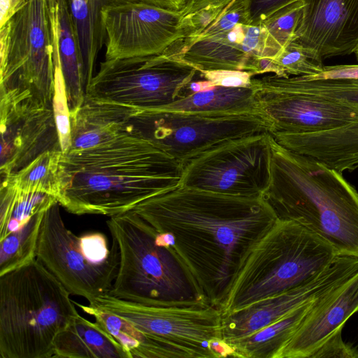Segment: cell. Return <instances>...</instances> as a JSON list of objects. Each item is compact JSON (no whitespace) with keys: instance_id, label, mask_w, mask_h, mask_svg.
Masks as SVG:
<instances>
[{"instance_id":"6da1fadb","label":"cell","mask_w":358,"mask_h":358,"mask_svg":"<svg viewBox=\"0 0 358 358\" xmlns=\"http://www.w3.org/2000/svg\"><path fill=\"white\" fill-rule=\"evenodd\" d=\"M132 210L181 263L198 299L220 310L246 252L278 220L263 196L181 185Z\"/></svg>"},{"instance_id":"7a4b0ae2","label":"cell","mask_w":358,"mask_h":358,"mask_svg":"<svg viewBox=\"0 0 358 358\" xmlns=\"http://www.w3.org/2000/svg\"><path fill=\"white\" fill-rule=\"evenodd\" d=\"M183 165L146 139L122 133L62 152L57 200L68 212L108 217L180 186Z\"/></svg>"},{"instance_id":"3957f363","label":"cell","mask_w":358,"mask_h":358,"mask_svg":"<svg viewBox=\"0 0 358 358\" xmlns=\"http://www.w3.org/2000/svg\"><path fill=\"white\" fill-rule=\"evenodd\" d=\"M262 196L278 220L301 225L338 256L358 258V192L341 173L273 137L271 180Z\"/></svg>"},{"instance_id":"277c9868","label":"cell","mask_w":358,"mask_h":358,"mask_svg":"<svg viewBox=\"0 0 358 358\" xmlns=\"http://www.w3.org/2000/svg\"><path fill=\"white\" fill-rule=\"evenodd\" d=\"M71 294L36 258L0 275V357L50 358L78 315Z\"/></svg>"},{"instance_id":"5b68a950","label":"cell","mask_w":358,"mask_h":358,"mask_svg":"<svg viewBox=\"0 0 358 358\" xmlns=\"http://www.w3.org/2000/svg\"><path fill=\"white\" fill-rule=\"evenodd\" d=\"M337 256L320 236L293 221L278 219L242 259L220 308L222 315L308 282Z\"/></svg>"},{"instance_id":"8992f818","label":"cell","mask_w":358,"mask_h":358,"mask_svg":"<svg viewBox=\"0 0 358 358\" xmlns=\"http://www.w3.org/2000/svg\"><path fill=\"white\" fill-rule=\"evenodd\" d=\"M117 245V276L108 294L149 306L200 301L181 263L155 241V230L132 210L106 221Z\"/></svg>"},{"instance_id":"52a82bcc","label":"cell","mask_w":358,"mask_h":358,"mask_svg":"<svg viewBox=\"0 0 358 358\" xmlns=\"http://www.w3.org/2000/svg\"><path fill=\"white\" fill-rule=\"evenodd\" d=\"M273 124L262 111L186 112L134 109L126 133L151 141L183 166L222 144L264 133Z\"/></svg>"},{"instance_id":"ba28073f","label":"cell","mask_w":358,"mask_h":358,"mask_svg":"<svg viewBox=\"0 0 358 358\" xmlns=\"http://www.w3.org/2000/svg\"><path fill=\"white\" fill-rule=\"evenodd\" d=\"M59 203L45 212L41 224L36 259L73 295L92 303L108 293L117 276L120 254L99 231L77 236L65 225Z\"/></svg>"},{"instance_id":"9c48e42d","label":"cell","mask_w":358,"mask_h":358,"mask_svg":"<svg viewBox=\"0 0 358 358\" xmlns=\"http://www.w3.org/2000/svg\"><path fill=\"white\" fill-rule=\"evenodd\" d=\"M0 98L30 96L52 106L55 69L45 0H25L0 27Z\"/></svg>"},{"instance_id":"30bf717a","label":"cell","mask_w":358,"mask_h":358,"mask_svg":"<svg viewBox=\"0 0 358 358\" xmlns=\"http://www.w3.org/2000/svg\"><path fill=\"white\" fill-rule=\"evenodd\" d=\"M199 71L162 53L104 60L86 88V97L138 110H159L190 93Z\"/></svg>"},{"instance_id":"8fae6325","label":"cell","mask_w":358,"mask_h":358,"mask_svg":"<svg viewBox=\"0 0 358 358\" xmlns=\"http://www.w3.org/2000/svg\"><path fill=\"white\" fill-rule=\"evenodd\" d=\"M89 305L116 315L163 341L179 358H217L211 341L222 339V313L203 301L149 306L106 293Z\"/></svg>"},{"instance_id":"7c38bea8","label":"cell","mask_w":358,"mask_h":358,"mask_svg":"<svg viewBox=\"0 0 358 358\" xmlns=\"http://www.w3.org/2000/svg\"><path fill=\"white\" fill-rule=\"evenodd\" d=\"M269 133L231 141L183 166L180 185L244 196H262L271 180Z\"/></svg>"},{"instance_id":"4fadbf2b","label":"cell","mask_w":358,"mask_h":358,"mask_svg":"<svg viewBox=\"0 0 358 358\" xmlns=\"http://www.w3.org/2000/svg\"><path fill=\"white\" fill-rule=\"evenodd\" d=\"M105 60L160 55L180 38L181 11L129 2L104 8Z\"/></svg>"},{"instance_id":"5bb4252c","label":"cell","mask_w":358,"mask_h":358,"mask_svg":"<svg viewBox=\"0 0 358 358\" xmlns=\"http://www.w3.org/2000/svg\"><path fill=\"white\" fill-rule=\"evenodd\" d=\"M261 110L275 133L299 134L331 129L358 118V103L287 89L273 75L252 78Z\"/></svg>"},{"instance_id":"9a60e30c","label":"cell","mask_w":358,"mask_h":358,"mask_svg":"<svg viewBox=\"0 0 358 358\" xmlns=\"http://www.w3.org/2000/svg\"><path fill=\"white\" fill-rule=\"evenodd\" d=\"M1 176L12 175L41 154L62 150L52 106L30 96L0 99Z\"/></svg>"},{"instance_id":"2e32d148","label":"cell","mask_w":358,"mask_h":358,"mask_svg":"<svg viewBox=\"0 0 358 358\" xmlns=\"http://www.w3.org/2000/svg\"><path fill=\"white\" fill-rule=\"evenodd\" d=\"M358 271V258L337 256L323 272L308 282L257 301L238 311L222 315L225 342L250 335L273 323L301 305L327 294Z\"/></svg>"},{"instance_id":"e0dca14e","label":"cell","mask_w":358,"mask_h":358,"mask_svg":"<svg viewBox=\"0 0 358 358\" xmlns=\"http://www.w3.org/2000/svg\"><path fill=\"white\" fill-rule=\"evenodd\" d=\"M297 43L322 59L358 48V0H303Z\"/></svg>"},{"instance_id":"ac0fdd59","label":"cell","mask_w":358,"mask_h":358,"mask_svg":"<svg viewBox=\"0 0 358 358\" xmlns=\"http://www.w3.org/2000/svg\"><path fill=\"white\" fill-rule=\"evenodd\" d=\"M358 313V271L318 298L275 358H305Z\"/></svg>"},{"instance_id":"d6986e66","label":"cell","mask_w":358,"mask_h":358,"mask_svg":"<svg viewBox=\"0 0 358 358\" xmlns=\"http://www.w3.org/2000/svg\"><path fill=\"white\" fill-rule=\"evenodd\" d=\"M271 136L285 148L311 157L339 173L358 169V118L322 131Z\"/></svg>"},{"instance_id":"ffe728a7","label":"cell","mask_w":358,"mask_h":358,"mask_svg":"<svg viewBox=\"0 0 358 358\" xmlns=\"http://www.w3.org/2000/svg\"><path fill=\"white\" fill-rule=\"evenodd\" d=\"M45 1L52 43L53 63L60 68L71 112L78 108L86 96V84L78 42L66 1Z\"/></svg>"},{"instance_id":"44dd1931","label":"cell","mask_w":358,"mask_h":358,"mask_svg":"<svg viewBox=\"0 0 358 358\" xmlns=\"http://www.w3.org/2000/svg\"><path fill=\"white\" fill-rule=\"evenodd\" d=\"M134 109L85 96L83 103L70 112L71 148L69 151L90 148L126 133V123Z\"/></svg>"},{"instance_id":"7402d4cb","label":"cell","mask_w":358,"mask_h":358,"mask_svg":"<svg viewBox=\"0 0 358 358\" xmlns=\"http://www.w3.org/2000/svg\"><path fill=\"white\" fill-rule=\"evenodd\" d=\"M245 36V26L238 24L225 33L196 41L169 57L182 61L199 71L249 72L254 59L244 51Z\"/></svg>"},{"instance_id":"603a6c76","label":"cell","mask_w":358,"mask_h":358,"mask_svg":"<svg viewBox=\"0 0 358 358\" xmlns=\"http://www.w3.org/2000/svg\"><path fill=\"white\" fill-rule=\"evenodd\" d=\"M53 357L129 358L103 326L80 314L56 337Z\"/></svg>"},{"instance_id":"cb8c5ba5","label":"cell","mask_w":358,"mask_h":358,"mask_svg":"<svg viewBox=\"0 0 358 358\" xmlns=\"http://www.w3.org/2000/svg\"><path fill=\"white\" fill-rule=\"evenodd\" d=\"M80 48L86 88L94 77L99 51L106 43L102 22L104 8L142 0H65Z\"/></svg>"},{"instance_id":"d4e9b609","label":"cell","mask_w":358,"mask_h":358,"mask_svg":"<svg viewBox=\"0 0 358 358\" xmlns=\"http://www.w3.org/2000/svg\"><path fill=\"white\" fill-rule=\"evenodd\" d=\"M318 298L301 305L259 331L227 341L231 349V357L275 358Z\"/></svg>"},{"instance_id":"484cf974","label":"cell","mask_w":358,"mask_h":358,"mask_svg":"<svg viewBox=\"0 0 358 358\" xmlns=\"http://www.w3.org/2000/svg\"><path fill=\"white\" fill-rule=\"evenodd\" d=\"M157 110L224 113L262 111L252 81L241 87L210 85L191 92L184 98Z\"/></svg>"},{"instance_id":"4316f807","label":"cell","mask_w":358,"mask_h":358,"mask_svg":"<svg viewBox=\"0 0 358 358\" xmlns=\"http://www.w3.org/2000/svg\"><path fill=\"white\" fill-rule=\"evenodd\" d=\"M74 303L103 326L122 345L129 358H179L167 344L143 332L126 320L90 305Z\"/></svg>"},{"instance_id":"83f0119b","label":"cell","mask_w":358,"mask_h":358,"mask_svg":"<svg viewBox=\"0 0 358 358\" xmlns=\"http://www.w3.org/2000/svg\"><path fill=\"white\" fill-rule=\"evenodd\" d=\"M57 201L52 195L20 191L12 175L1 176L0 241Z\"/></svg>"},{"instance_id":"f1b7e54d","label":"cell","mask_w":358,"mask_h":358,"mask_svg":"<svg viewBox=\"0 0 358 358\" xmlns=\"http://www.w3.org/2000/svg\"><path fill=\"white\" fill-rule=\"evenodd\" d=\"M45 212L33 215L20 229L0 241V275L24 266L36 258Z\"/></svg>"},{"instance_id":"f546056e","label":"cell","mask_w":358,"mask_h":358,"mask_svg":"<svg viewBox=\"0 0 358 358\" xmlns=\"http://www.w3.org/2000/svg\"><path fill=\"white\" fill-rule=\"evenodd\" d=\"M62 152V150L45 152L12 174L18 189L25 192L50 194L57 199L58 166Z\"/></svg>"},{"instance_id":"4dcf8cb0","label":"cell","mask_w":358,"mask_h":358,"mask_svg":"<svg viewBox=\"0 0 358 358\" xmlns=\"http://www.w3.org/2000/svg\"><path fill=\"white\" fill-rule=\"evenodd\" d=\"M303 8V0L295 1L279 9L260 24L266 34L267 57L274 59L289 43L296 40Z\"/></svg>"},{"instance_id":"1f68e13d","label":"cell","mask_w":358,"mask_h":358,"mask_svg":"<svg viewBox=\"0 0 358 358\" xmlns=\"http://www.w3.org/2000/svg\"><path fill=\"white\" fill-rule=\"evenodd\" d=\"M282 86L296 92L358 103V78L308 79L303 76L280 77Z\"/></svg>"},{"instance_id":"d6a6232c","label":"cell","mask_w":358,"mask_h":358,"mask_svg":"<svg viewBox=\"0 0 358 358\" xmlns=\"http://www.w3.org/2000/svg\"><path fill=\"white\" fill-rule=\"evenodd\" d=\"M273 59L287 77L316 76L322 73L324 67L321 57L295 41L289 43Z\"/></svg>"},{"instance_id":"836d02e7","label":"cell","mask_w":358,"mask_h":358,"mask_svg":"<svg viewBox=\"0 0 358 358\" xmlns=\"http://www.w3.org/2000/svg\"><path fill=\"white\" fill-rule=\"evenodd\" d=\"M235 0H215L183 15L180 24V38L187 41L195 38L229 9Z\"/></svg>"},{"instance_id":"e575fe53","label":"cell","mask_w":358,"mask_h":358,"mask_svg":"<svg viewBox=\"0 0 358 358\" xmlns=\"http://www.w3.org/2000/svg\"><path fill=\"white\" fill-rule=\"evenodd\" d=\"M238 24H249L247 0H235L224 15L195 38L187 41L177 40L164 52L172 56L196 41L225 33Z\"/></svg>"},{"instance_id":"d590c367","label":"cell","mask_w":358,"mask_h":358,"mask_svg":"<svg viewBox=\"0 0 358 358\" xmlns=\"http://www.w3.org/2000/svg\"><path fill=\"white\" fill-rule=\"evenodd\" d=\"M55 90L52 107L62 152L71 148L70 110L64 80L58 65L54 64Z\"/></svg>"},{"instance_id":"8d00e7d4","label":"cell","mask_w":358,"mask_h":358,"mask_svg":"<svg viewBox=\"0 0 358 358\" xmlns=\"http://www.w3.org/2000/svg\"><path fill=\"white\" fill-rule=\"evenodd\" d=\"M343 328L331 334L310 356L312 358H358V349L343 341Z\"/></svg>"},{"instance_id":"74e56055","label":"cell","mask_w":358,"mask_h":358,"mask_svg":"<svg viewBox=\"0 0 358 358\" xmlns=\"http://www.w3.org/2000/svg\"><path fill=\"white\" fill-rule=\"evenodd\" d=\"M297 0H247L249 24L258 25L273 13Z\"/></svg>"},{"instance_id":"f35d334b","label":"cell","mask_w":358,"mask_h":358,"mask_svg":"<svg viewBox=\"0 0 358 358\" xmlns=\"http://www.w3.org/2000/svg\"><path fill=\"white\" fill-rule=\"evenodd\" d=\"M200 75L213 85L241 87L250 84L253 75L241 71L218 70L199 71Z\"/></svg>"},{"instance_id":"ab89813d","label":"cell","mask_w":358,"mask_h":358,"mask_svg":"<svg viewBox=\"0 0 358 358\" xmlns=\"http://www.w3.org/2000/svg\"><path fill=\"white\" fill-rule=\"evenodd\" d=\"M25 0H0V27L17 11Z\"/></svg>"},{"instance_id":"60d3db41","label":"cell","mask_w":358,"mask_h":358,"mask_svg":"<svg viewBox=\"0 0 358 358\" xmlns=\"http://www.w3.org/2000/svg\"><path fill=\"white\" fill-rule=\"evenodd\" d=\"M143 2L160 8L180 11L182 9L185 0H142Z\"/></svg>"},{"instance_id":"b9f144b4","label":"cell","mask_w":358,"mask_h":358,"mask_svg":"<svg viewBox=\"0 0 358 358\" xmlns=\"http://www.w3.org/2000/svg\"><path fill=\"white\" fill-rule=\"evenodd\" d=\"M215 0H185V5L181 13L183 15L193 12L199 8L206 6V4L213 1Z\"/></svg>"},{"instance_id":"7bdbcfd3","label":"cell","mask_w":358,"mask_h":358,"mask_svg":"<svg viewBox=\"0 0 358 358\" xmlns=\"http://www.w3.org/2000/svg\"><path fill=\"white\" fill-rule=\"evenodd\" d=\"M355 54L357 55V60H358V48L357 49V50L355 51Z\"/></svg>"}]
</instances>
